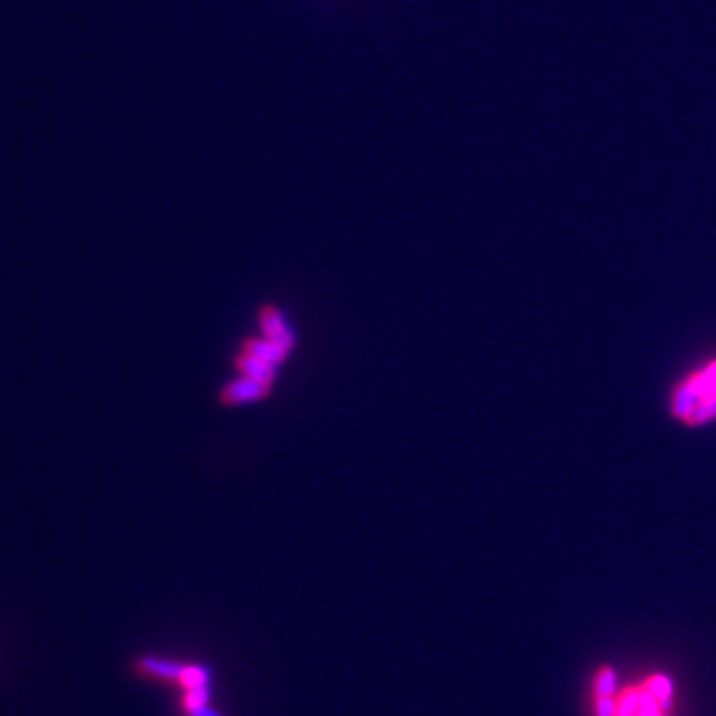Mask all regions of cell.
I'll return each instance as SVG.
<instances>
[{
  "label": "cell",
  "mask_w": 716,
  "mask_h": 716,
  "mask_svg": "<svg viewBox=\"0 0 716 716\" xmlns=\"http://www.w3.org/2000/svg\"><path fill=\"white\" fill-rule=\"evenodd\" d=\"M269 392V387L259 380L242 377L233 380L227 389L223 390V399L232 404H245V402L261 401Z\"/></svg>",
  "instance_id": "obj_3"
},
{
  "label": "cell",
  "mask_w": 716,
  "mask_h": 716,
  "mask_svg": "<svg viewBox=\"0 0 716 716\" xmlns=\"http://www.w3.org/2000/svg\"><path fill=\"white\" fill-rule=\"evenodd\" d=\"M261 327H264V337L277 340V343H283L289 347L293 345V335H291V331L287 327L283 315L279 311L267 309L261 315Z\"/></svg>",
  "instance_id": "obj_4"
},
{
  "label": "cell",
  "mask_w": 716,
  "mask_h": 716,
  "mask_svg": "<svg viewBox=\"0 0 716 716\" xmlns=\"http://www.w3.org/2000/svg\"><path fill=\"white\" fill-rule=\"evenodd\" d=\"M132 669L144 683L171 691L176 716H225L215 705L217 681L210 663L146 653Z\"/></svg>",
  "instance_id": "obj_1"
},
{
  "label": "cell",
  "mask_w": 716,
  "mask_h": 716,
  "mask_svg": "<svg viewBox=\"0 0 716 716\" xmlns=\"http://www.w3.org/2000/svg\"><path fill=\"white\" fill-rule=\"evenodd\" d=\"M671 414L686 426H705L716 421V358L674 387Z\"/></svg>",
  "instance_id": "obj_2"
}]
</instances>
